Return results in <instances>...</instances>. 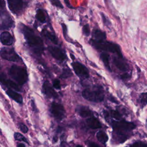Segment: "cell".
<instances>
[{
	"instance_id": "5",
	"label": "cell",
	"mask_w": 147,
	"mask_h": 147,
	"mask_svg": "<svg viewBox=\"0 0 147 147\" xmlns=\"http://www.w3.org/2000/svg\"><path fill=\"white\" fill-rule=\"evenodd\" d=\"M111 126L114 130L118 131V133H120L121 134L122 131H130L136 127L135 124L133 122L123 120L119 121H113L111 122Z\"/></svg>"
},
{
	"instance_id": "27",
	"label": "cell",
	"mask_w": 147,
	"mask_h": 147,
	"mask_svg": "<svg viewBox=\"0 0 147 147\" xmlns=\"http://www.w3.org/2000/svg\"><path fill=\"white\" fill-rule=\"evenodd\" d=\"M110 115L113 118H114L115 119H117V120H120L121 119V115L119 114V113L116 110H111L110 112Z\"/></svg>"
},
{
	"instance_id": "13",
	"label": "cell",
	"mask_w": 147,
	"mask_h": 147,
	"mask_svg": "<svg viewBox=\"0 0 147 147\" xmlns=\"http://www.w3.org/2000/svg\"><path fill=\"white\" fill-rule=\"evenodd\" d=\"M1 42L5 45H11L14 42L11 34L7 31H4L1 34Z\"/></svg>"
},
{
	"instance_id": "41",
	"label": "cell",
	"mask_w": 147,
	"mask_h": 147,
	"mask_svg": "<svg viewBox=\"0 0 147 147\" xmlns=\"http://www.w3.org/2000/svg\"><path fill=\"white\" fill-rule=\"evenodd\" d=\"M76 147H83V146H82V145H78L76 146Z\"/></svg>"
},
{
	"instance_id": "19",
	"label": "cell",
	"mask_w": 147,
	"mask_h": 147,
	"mask_svg": "<svg viewBox=\"0 0 147 147\" xmlns=\"http://www.w3.org/2000/svg\"><path fill=\"white\" fill-rule=\"evenodd\" d=\"M93 37L94 38L92 39L95 41H105L106 38V33L99 30V29H96L93 32Z\"/></svg>"
},
{
	"instance_id": "35",
	"label": "cell",
	"mask_w": 147,
	"mask_h": 147,
	"mask_svg": "<svg viewBox=\"0 0 147 147\" xmlns=\"http://www.w3.org/2000/svg\"><path fill=\"white\" fill-rule=\"evenodd\" d=\"M86 145L88 146V147H100L97 144L95 143L94 142H92L90 141H87L86 142Z\"/></svg>"
},
{
	"instance_id": "22",
	"label": "cell",
	"mask_w": 147,
	"mask_h": 147,
	"mask_svg": "<svg viewBox=\"0 0 147 147\" xmlns=\"http://www.w3.org/2000/svg\"><path fill=\"white\" fill-rule=\"evenodd\" d=\"M96 138L98 139V140L103 144H105L109 139V137H108L107 134L105 131H101V130L99 131L96 133Z\"/></svg>"
},
{
	"instance_id": "34",
	"label": "cell",
	"mask_w": 147,
	"mask_h": 147,
	"mask_svg": "<svg viewBox=\"0 0 147 147\" xmlns=\"http://www.w3.org/2000/svg\"><path fill=\"white\" fill-rule=\"evenodd\" d=\"M61 27H62V29H63V33L64 37L65 38V40H67V26L64 24H61Z\"/></svg>"
},
{
	"instance_id": "37",
	"label": "cell",
	"mask_w": 147,
	"mask_h": 147,
	"mask_svg": "<svg viewBox=\"0 0 147 147\" xmlns=\"http://www.w3.org/2000/svg\"><path fill=\"white\" fill-rule=\"evenodd\" d=\"M32 110L33 111H35V112H37L38 110H37V109L35 105V103H34V100H32Z\"/></svg>"
},
{
	"instance_id": "28",
	"label": "cell",
	"mask_w": 147,
	"mask_h": 147,
	"mask_svg": "<svg viewBox=\"0 0 147 147\" xmlns=\"http://www.w3.org/2000/svg\"><path fill=\"white\" fill-rule=\"evenodd\" d=\"M100 15H101V17H102V20L103 21V24H105V26H106L107 27H109L110 25H111V23L110 22V21L109 20L108 18L106 17V15H105L103 13H100Z\"/></svg>"
},
{
	"instance_id": "2",
	"label": "cell",
	"mask_w": 147,
	"mask_h": 147,
	"mask_svg": "<svg viewBox=\"0 0 147 147\" xmlns=\"http://www.w3.org/2000/svg\"><path fill=\"white\" fill-rule=\"evenodd\" d=\"M90 43L92 46L98 50L116 53L118 57L123 58L120 47L115 43L106 41H95L92 39L90 41Z\"/></svg>"
},
{
	"instance_id": "25",
	"label": "cell",
	"mask_w": 147,
	"mask_h": 147,
	"mask_svg": "<svg viewBox=\"0 0 147 147\" xmlns=\"http://www.w3.org/2000/svg\"><path fill=\"white\" fill-rule=\"evenodd\" d=\"M72 75V73L71 71V70L68 68H65V69H63V72L60 75V77L62 79H66L71 76Z\"/></svg>"
},
{
	"instance_id": "18",
	"label": "cell",
	"mask_w": 147,
	"mask_h": 147,
	"mask_svg": "<svg viewBox=\"0 0 147 147\" xmlns=\"http://www.w3.org/2000/svg\"><path fill=\"white\" fill-rule=\"evenodd\" d=\"M86 123L88 126L92 129H96L102 127L101 123L98 120V119L93 117L88 118L86 120Z\"/></svg>"
},
{
	"instance_id": "12",
	"label": "cell",
	"mask_w": 147,
	"mask_h": 147,
	"mask_svg": "<svg viewBox=\"0 0 147 147\" xmlns=\"http://www.w3.org/2000/svg\"><path fill=\"white\" fill-rule=\"evenodd\" d=\"M42 92L48 97L53 98H57L58 97L57 93L51 86L49 83L48 81H45L43 83V85H42Z\"/></svg>"
},
{
	"instance_id": "23",
	"label": "cell",
	"mask_w": 147,
	"mask_h": 147,
	"mask_svg": "<svg viewBox=\"0 0 147 147\" xmlns=\"http://www.w3.org/2000/svg\"><path fill=\"white\" fill-rule=\"evenodd\" d=\"M36 18L38 21H39L41 23L45 22V21H46L45 15L44 11L42 9H39L37 10L36 14Z\"/></svg>"
},
{
	"instance_id": "39",
	"label": "cell",
	"mask_w": 147,
	"mask_h": 147,
	"mask_svg": "<svg viewBox=\"0 0 147 147\" xmlns=\"http://www.w3.org/2000/svg\"><path fill=\"white\" fill-rule=\"evenodd\" d=\"M109 99L110 100V101H111V102H114V103H117V104L118 103V101L115 99V98H114L113 96H111L110 97Z\"/></svg>"
},
{
	"instance_id": "24",
	"label": "cell",
	"mask_w": 147,
	"mask_h": 147,
	"mask_svg": "<svg viewBox=\"0 0 147 147\" xmlns=\"http://www.w3.org/2000/svg\"><path fill=\"white\" fill-rule=\"evenodd\" d=\"M139 101L140 103L143 108L144 106H145L147 104V92H143L140 94L139 97Z\"/></svg>"
},
{
	"instance_id": "30",
	"label": "cell",
	"mask_w": 147,
	"mask_h": 147,
	"mask_svg": "<svg viewBox=\"0 0 147 147\" xmlns=\"http://www.w3.org/2000/svg\"><path fill=\"white\" fill-rule=\"evenodd\" d=\"M51 3L55 6L60 8V9H63V5H62V3H61V2L59 0H49Z\"/></svg>"
},
{
	"instance_id": "15",
	"label": "cell",
	"mask_w": 147,
	"mask_h": 147,
	"mask_svg": "<svg viewBox=\"0 0 147 147\" xmlns=\"http://www.w3.org/2000/svg\"><path fill=\"white\" fill-rule=\"evenodd\" d=\"M76 111L79 114V115L83 118L88 117L92 115V112L91 110L88 107L84 106H78L76 108Z\"/></svg>"
},
{
	"instance_id": "38",
	"label": "cell",
	"mask_w": 147,
	"mask_h": 147,
	"mask_svg": "<svg viewBox=\"0 0 147 147\" xmlns=\"http://www.w3.org/2000/svg\"><path fill=\"white\" fill-rule=\"evenodd\" d=\"M64 2H65V4L66 5V6L69 7V8H71V9H72V6H71V5L70 4V2L69 1V0H64Z\"/></svg>"
},
{
	"instance_id": "36",
	"label": "cell",
	"mask_w": 147,
	"mask_h": 147,
	"mask_svg": "<svg viewBox=\"0 0 147 147\" xmlns=\"http://www.w3.org/2000/svg\"><path fill=\"white\" fill-rule=\"evenodd\" d=\"M130 76H131V75H130V74H128V73H125V74H122V75H121V79H127L130 78Z\"/></svg>"
},
{
	"instance_id": "31",
	"label": "cell",
	"mask_w": 147,
	"mask_h": 147,
	"mask_svg": "<svg viewBox=\"0 0 147 147\" xmlns=\"http://www.w3.org/2000/svg\"><path fill=\"white\" fill-rule=\"evenodd\" d=\"M83 32L84 34L86 36H88L90 35V28L88 24H86L83 27Z\"/></svg>"
},
{
	"instance_id": "6",
	"label": "cell",
	"mask_w": 147,
	"mask_h": 147,
	"mask_svg": "<svg viewBox=\"0 0 147 147\" xmlns=\"http://www.w3.org/2000/svg\"><path fill=\"white\" fill-rule=\"evenodd\" d=\"M1 56L3 59L13 62L22 60L21 58L16 52L14 49L7 47H3L1 48Z\"/></svg>"
},
{
	"instance_id": "17",
	"label": "cell",
	"mask_w": 147,
	"mask_h": 147,
	"mask_svg": "<svg viewBox=\"0 0 147 147\" xmlns=\"http://www.w3.org/2000/svg\"><path fill=\"white\" fill-rule=\"evenodd\" d=\"M1 82L4 85H5L6 86L13 88L16 91H21V88L18 86V85H17L16 83H14L13 81L5 78V77H3L2 75H1Z\"/></svg>"
},
{
	"instance_id": "29",
	"label": "cell",
	"mask_w": 147,
	"mask_h": 147,
	"mask_svg": "<svg viewBox=\"0 0 147 147\" xmlns=\"http://www.w3.org/2000/svg\"><path fill=\"white\" fill-rule=\"evenodd\" d=\"M130 147H147V144L141 141H137L132 144Z\"/></svg>"
},
{
	"instance_id": "40",
	"label": "cell",
	"mask_w": 147,
	"mask_h": 147,
	"mask_svg": "<svg viewBox=\"0 0 147 147\" xmlns=\"http://www.w3.org/2000/svg\"><path fill=\"white\" fill-rule=\"evenodd\" d=\"M17 147H25V146L23 144L20 143V144H18L17 145Z\"/></svg>"
},
{
	"instance_id": "4",
	"label": "cell",
	"mask_w": 147,
	"mask_h": 147,
	"mask_svg": "<svg viewBox=\"0 0 147 147\" xmlns=\"http://www.w3.org/2000/svg\"><path fill=\"white\" fill-rule=\"evenodd\" d=\"M82 96L85 99L94 102H100L104 99V94L101 87L86 88L83 91Z\"/></svg>"
},
{
	"instance_id": "10",
	"label": "cell",
	"mask_w": 147,
	"mask_h": 147,
	"mask_svg": "<svg viewBox=\"0 0 147 147\" xmlns=\"http://www.w3.org/2000/svg\"><path fill=\"white\" fill-rule=\"evenodd\" d=\"M10 10L14 14L18 13L23 7V0H7Z\"/></svg>"
},
{
	"instance_id": "14",
	"label": "cell",
	"mask_w": 147,
	"mask_h": 147,
	"mask_svg": "<svg viewBox=\"0 0 147 147\" xmlns=\"http://www.w3.org/2000/svg\"><path fill=\"white\" fill-rule=\"evenodd\" d=\"M113 63L116 66V67L121 71L126 72L129 69V66L125 62L121 57H114Z\"/></svg>"
},
{
	"instance_id": "32",
	"label": "cell",
	"mask_w": 147,
	"mask_h": 147,
	"mask_svg": "<svg viewBox=\"0 0 147 147\" xmlns=\"http://www.w3.org/2000/svg\"><path fill=\"white\" fill-rule=\"evenodd\" d=\"M18 127H19L20 130L23 133H26L28 131V127L23 123H18Z\"/></svg>"
},
{
	"instance_id": "42",
	"label": "cell",
	"mask_w": 147,
	"mask_h": 147,
	"mask_svg": "<svg viewBox=\"0 0 147 147\" xmlns=\"http://www.w3.org/2000/svg\"><path fill=\"white\" fill-rule=\"evenodd\" d=\"M105 3H106V4H107V0H105Z\"/></svg>"
},
{
	"instance_id": "3",
	"label": "cell",
	"mask_w": 147,
	"mask_h": 147,
	"mask_svg": "<svg viewBox=\"0 0 147 147\" xmlns=\"http://www.w3.org/2000/svg\"><path fill=\"white\" fill-rule=\"evenodd\" d=\"M10 76L20 85L24 84L28 80V75L26 70L17 65H12L9 71Z\"/></svg>"
},
{
	"instance_id": "11",
	"label": "cell",
	"mask_w": 147,
	"mask_h": 147,
	"mask_svg": "<svg viewBox=\"0 0 147 147\" xmlns=\"http://www.w3.org/2000/svg\"><path fill=\"white\" fill-rule=\"evenodd\" d=\"M1 29H7L11 28L14 25V22L10 16L7 14H5V12L1 11Z\"/></svg>"
},
{
	"instance_id": "21",
	"label": "cell",
	"mask_w": 147,
	"mask_h": 147,
	"mask_svg": "<svg viewBox=\"0 0 147 147\" xmlns=\"http://www.w3.org/2000/svg\"><path fill=\"white\" fill-rule=\"evenodd\" d=\"M42 33L45 37L48 38L53 44H57L58 43V41L56 36L53 34H52V33H51L50 32H49L48 30H47V29H43L42 31Z\"/></svg>"
},
{
	"instance_id": "16",
	"label": "cell",
	"mask_w": 147,
	"mask_h": 147,
	"mask_svg": "<svg viewBox=\"0 0 147 147\" xmlns=\"http://www.w3.org/2000/svg\"><path fill=\"white\" fill-rule=\"evenodd\" d=\"M6 94L12 99L15 100L16 102L18 103H22V96L18 92L11 90V89H8L6 91Z\"/></svg>"
},
{
	"instance_id": "7",
	"label": "cell",
	"mask_w": 147,
	"mask_h": 147,
	"mask_svg": "<svg viewBox=\"0 0 147 147\" xmlns=\"http://www.w3.org/2000/svg\"><path fill=\"white\" fill-rule=\"evenodd\" d=\"M50 111L52 115L58 120H61L65 116V109L63 106L55 102L51 104Z\"/></svg>"
},
{
	"instance_id": "33",
	"label": "cell",
	"mask_w": 147,
	"mask_h": 147,
	"mask_svg": "<svg viewBox=\"0 0 147 147\" xmlns=\"http://www.w3.org/2000/svg\"><path fill=\"white\" fill-rule=\"evenodd\" d=\"M53 87L57 89V90H60L61 88V85H60V82L59 79H55L53 82Z\"/></svg>"
},
{
	"instance_id": "20",
	"label": "cell",
	"mask_w": 147,
	"mask_h": 147,
	"mask_svg": "<svg viewBox=\"0 0 147 147\" xmlns=\"http://www.w3.org/2000/svg\"><path fill=\"white\" fill-rule=\"evenodd\" d=\"M109 57H110L109 55L106 52H103L100 55V58L101 60L103 61V63L104 64L106 69L109 72H111V68L110 67V62H109Z\"/></svg>"
},
{
	"instance_id": "1",
	"label": "cell",
	"mask_w": 147,
	"mask_h": 147,
	"mask_svg": "<svg viewBox=\"0 0 147 147\" xmlns=\"http://www.w3.org/2000/svg\"><path fill=\"white\" fill-rule=\"evenodd\" d=\"M20 28L28 45L36 53L41 54L44 51V43L41 38L36 35L29 27L21 24Z\"/></svg>"
},
{
	"instance_id": "9",
	"label": "cell",
	"mask_w": 147,
	"mask_h": 147,
	"mask_svg": "<svg viewBox=\"0 0 147 147\" xmlns=\"http://www.w3.org/2000/svg\"><path fill=\"white\" fill-rule=\"evenodd\" d=\"M48 51L49 52L52 56L57 60L62 61H64L66 58V56L63 51L57 47H48Z\"/></svg>"
},
{
	"instance_id": "8",
	"label": "cell",
	"mask_w": 147,
	"mask_h": 147,
	"mask_svg": "<svg viewBox=\"0 0 147 147\" xmlns=\"http://www.w3.org/2000/svg\"><path fill=\"white\" fill-rule=\"evenodd\" d=\"M72 66L76 75L81 79H87L89 77L88 69L83 64L79 62H74Z\"/></svg>"
},
{
	"instance_id": "26",
	"label": "cell",
	"mask_w": 147,
	"mask_h": 147,
	"mask_svg": "<svg viewBox=\"0 0 147 147\" xmlns=\"http://www.w3.org/2000/svg\"><path fill=\"white\" fill-rule=\"evenodd\" d=\"M14 137L16 140H17V141H19L25 142L26 143L28 144V141L26 140V138L22 134H21L20 133H17V132L15 133L14 134Z\"/></svg>"
}]
</instances>
